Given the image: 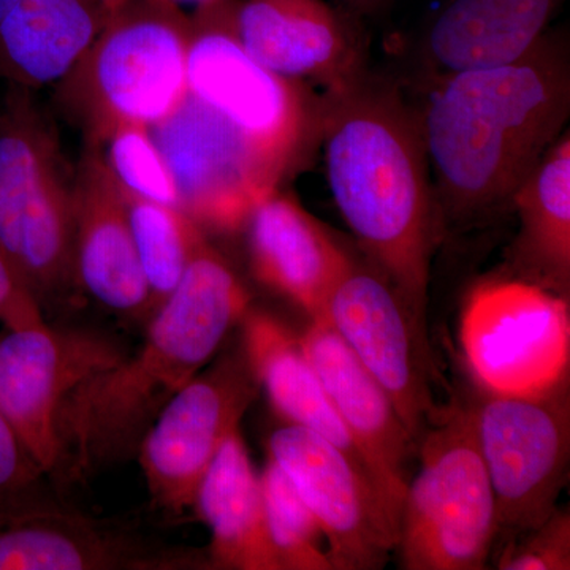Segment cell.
Returning <instances> with one entry per match:
<instances>
[{"instance_id":"1","label":"cell","mask_w":570,"mask_h":570,"mask_svg":"<svg viewBox=\"0 0 570 570\" xmlns=\"http://www.w3.org/2000/svg\"><path fill=\"white\" fill-rule=\"evenodd\" d=\"M570 112L569 43L550 31L520 61L428 85L419 111L442 213L456 223L512 205L562 135Z\"/></svg>"},{"instance_id":"2","label":"cell","mask_w":570,"mask_h":570,"mask_svg":"<svg viewBox=\"0 0 570 570\" xmlns=\"http://www.w3.org/2000/svg\"><path fill=\"white\" fill-rule=\"evenodd\" d=\"M318 132L341 216L426 336L436 209L419 111L365 71L351 85L324 92Z\"/></svg>"},{"instance_id":"3","label":"cell","mask_w":570,"mask_h":570,"mask_svg":"<svg viewBox=\"0 0 570 570\" xmlns=\"http://www.w3.org/2000/svg\"><path fill=\"white\" fill-rule=\"evenodd\" d=\"M249 303L232 266L206 243L146 322L141 346L71 397L61 423V479L92 478L137 455L154 420L208 366Z\"/></svg>"},{"instance_id":"4","label":"cell","mask_w":570,"mask_h":570,"mask_svg":"<svg viewBox=\"0 0 570 570\" xmlns=\"http://www.w3.org/2000/svg\"><path fill=\"white\" fill-rule=\"evenodd\" d=\"M190 17L170 0H130L105 21L89 50L63 78V104L88 142L116 127H153L187 96Z\"/></svg>"},{"instance_id":"5","label":"cell","mask_w":570,"mask_h":570,"mask_svg":"<svg viewBox=\"0 0 570 570\" xmlns=\"http://www.w3.org/2000/svg\"><path fill=\"white\" fill-rule=\"evenodd\" d=\"M395 551L406 570L487 568L498 534L497 501L466 401L439 411L417 442Z\"/></svg>"},{"instance_id":"6","label":"cell","mask_w":570,"mask_h":570,"mask_svg":"<svg viewBox=\"0 0 570 570\" xmlns=\"http://www.w3.org/2000/svg\"><path fill=\"white\" fill-rule=\"evenodd\" d=\"M73 230V175L28 89L17 88L0 111V253L40 305L75 285Z\"/></svg>"},{"instance_id":"7","label":"cell","mask_w":570,"mask_h":570,"mask_svg":"<svg viewBox=\"0 0 570 570\" xmlns=\"http://www.w3.org/2000/svg\"><path fill=\"white\" fill-rule=\"evenodd\" d=\"M466 404L497 501V549L558 509L570 456L569 376L538 393L479 384Z\"/></svg>"},{"instance_id":"8","label":"cell","mask_w":570,"mask_h":570,"mask_svg":"<svg viewBox=\"0 0 570 570\" xmlns=\"http://www.w3.org/2000/svg\"><path fill=\"white\" fill-rule=\"evenodd\" d=\"M234 0L190 17L187 89L246 138L292 170L318 132V100L305 85L255 61L230 24Z\"/></svg>"},{"instance_id":"9","label":"cell","mask_w":570,"mask_h":570,"mask_svg":"<svg viewBox=\"0 0 570 570\" xmlns=\"http://www.w3.org/2000/svg\"><path fill=\"white\" fill-rule=\"evenodd\" d=\"M164 154L178 208L202 232L243 230L254 206L279 189L287 170L219 112L187 92L164 121L149 127Z\"/></svg>"},{"instance_id":"10","label":"cell","mask_w":570,"mask_h":570,"mask_svg":"<svg viewBox=\"0 0 570 570\" xmlns=\"http://www.w3.org/2000/svg\"><path fill=\"white\" fill-rule=\"evenodd\" d=\"M126 354L88 330L45 324L0 335V412L48 478L61 479V423L71 397Z\"/></svg>"},{"instance_id":"11","label":"cell","mask_w":570,"mask_h":570,"mask_svg":"<svg viewBox=\"0 0 570 570\" xmlns=\"http://www.w3.org/2000/svg\"><path fill=\"white\" fill-rule=\"evenodd\" d=\"M258 390L242 347L205 366L168 401L137 453L154 508L168 517L194 508L209 464L238 430Z\"/></svg>"},{"instance_id":"12","label":"cell","mask_w":570,"mask_h":570,"mask_svg":"<svg viewBox=\"0 0 570 570\" xmlns=\"http://www.w3.org/2000/svg\"><path fill=\"white\" fill-rule=\"evenodd\" d=\"M463 343L475 381L504 393H538L569 376L568 299L513 279L475 288Z\"/></svg>"},{"instance_id":"13","label":"cell","mask_w":570,"mask_h":570,"mask_svg":"<svg viewBox=\"0 0 570 570\" xmlns=\"http://www.w3.org/2000/svg\"><path fill=\"white\" fill-rule=\"evenodd\" d=\"M268 453L317 520L333 570H377L387 564L395 551L396 523L376 487L346 453L295 425L269 434Z\"/></svg>"},{"instance_id":"14","label":"cell","mask_w":570,"mask_h":570,"mask_svg":"<svg viewBox=\"0 0 570 570\" xmlns=\"http://www.w3.org/2000/svg\"><path fill=\"white\" fill-rule=\"evenodd\" d=\"M376 377L419 442L439 409L428 382V347L387 277L352 258L326 299L324 318Z\"/></svg>"},{"instance_id":"15","label":"cell","mask_w":570,"mask_h":570,"mask_svg":"<svg viewBox=\"0 0 570 570\" xmlns=\"http://www.w3.org/2000/svg\"><path fill=\"white\" fill-rule=\"evenodd\" d=\"M197 562L40 498L0 505V570H160Z\"/></svg>"},{"instance_id":"16","label":"cell","mask_w":570,"mask_h":570,"mask_svg":"<svg viewBox=\"0 0 570 570\" xmlns=\"http://www.w3.org/2000/svg\"><path fill=\"white\" fill-rule=\"evenodd\" d=\"M230 24L242 47L292 81L336 91L365 73L362 43L325 0H234Z\"/></svg>"},{"instance_id":"17","label":"cell","mask_w":570,"mask_h":570,"mask_svg":"<svg viewBox=\"0 0 570 570\" xmlns=\"http://www.w3.org/2000/svg\"><path fill=\"white\" fill-rule=\"evenodd\" d=\"M326 395L365 456L385 509L400 523L406 464L417 442L401 422L392 397L326 321H309L299 336Z\"/></svg>"},{"instance_id":"18","label":"cell","mask_w":570,"mask_h":570,"mask_svg":"<svg viewBox=\"0 0 570 570\" xmlns=\"http://www.w3.org/2000/svg\"><path fill=\"white\" fill-rule=\"evenodd\" d=\"M73 217L75 285L119 316L148 322L153 295L135 249L124 194L94 142L86 145L73 174Z\"/></svg>"},{"instance_id":"19","label":"cell","mask_w":570,"mask_h":570,"mask_svg":"<svg viewBox=\"0 0 570 570\" xmlns=\"http://www.w3.org/2000/svg\"><path fill=\"white\" fill-rule=\"evenodd\" d=\"M243 230L255 279L294 303L309 321H322L351 255L313 214L279 189L254 206Z\"/></svg>"},{"instance_id":"20","label":"cell","mask_w":570,"mask_h":570,"mask_svg":"<svg viewBox=\"0 0 570 570\" xmlns=\"http://www.w3.org/2000/svg\"><path fill=\"white\" fill-rule=\"evenodd\" d=\"M564 0H448L420 36L425 85L520 61L549 32Z\"/></svg>"},{"instance_id":"21","label":"cell","mask_w":570,"mask_h":570,"mask_svg":"<svg viewBox=\"0 0 570 570\" xmlns=\"http://www.w3.org/2000/svg\"><path fill=\"white\" fill-rule=\"evenodd\" d=\"M242 326L243 352L277 414L287 425L305 428L332 442L376 487L362 450L326 395L321 379L303 351L299 336L276 317L250 307L243 317Z\"/></svg>"},{"instance_id":"22","label":"cell","mask_w":570,"mask_h":570,"mask_svg":"<svg viewBox=\"0 0 570 570\" xmlns=\"http://www.w3.org/2000/svg\"><path fill=\"white\" fill-rule=\"evenodd\" d=\"M104 24L89 0H0V78L24 89L61 82Z\"/></svg>"},{"instance_id":"23","label":"cell","mask_w":570,"mask_h":570,"mask_svg":"<svg viewBox=\"0 0 570 570\" xmlns=\"http://www.w3.org/2000/svg\"><path fill=\"white\" fill-rule=\"evenodd\" d=\"M194 505L212 531L208 561L214 569L281 570L266 531L261 475L239 430L220 445Z\"/></svg>"},{"instance_id":"24","label":"cell","mask_w":570,"mask_h":570,"mask_svg":"<svg viewBox=\"0 0 570 570\" xmlns=\"http://www.w3.org/2000/svg\"><path fill=\"white\" fill-rule=\"evenodd\" d=\"M520 232L515 277L568 299L570 288V138L562 134L512 198Z\"/></svg>"},{"instance_id":"25","label":"cell","mask_w":570,"mask_h":570,"mask_svg":"<svg viewBox=\"0 0 570 570\" xmlns=\"http://www.w3.org/2000/svg\"><path fill=\"white\" fill-rule=\"evenodd\" d=\"M122 194L135 249L156 311L174 294L195 255L208 242L202 228L176 206Z\"/></svg>"},{"instance_id":"26","label":"cell","mask_w":570,"mask_h":570,"mask_svg":"<svg viewBox=\"0 0 570 570\" xmlns=\"http://www.w3.org/2000/svg\"><path fill=\"white\" fill-rule=\"evenodd\" d=\"M266 531L281 570H333L324 532L275 461L268 460L261 474Z\"/></svg>"},{"instance_id":"27","label":"cell","mask_w":570,"mask_h":570,"mask_svg":"<svg viewBox=\"0 0 570 570\" xmlns=\"http://www.w3.org/2000/svg\"><path fill=\"white\" fill-rule=\"evenodd\" d=\"M108 170L122 193L178 208V189L170 167L148 127H116L100 142Z\"/></svg>"},{"instance_id":"28","label":"cell","mask_w":570,"mask_h":570,"mask_svg":"<svg viewBox=\"0 0 570 570\" xmlns=\"http://www.w3.org/2000/svg\"><path fill=\"white\" fill-rule=\"evenodd\" d=\"M497 550L494 568L499 570H569V509L558 508L539 527L505 540Z\"/></svg>"},{"instance_id":"29","label":"cell","mask_w":570,"mask_h":570,"mask_svg":"<svg viewBox=\"0 0 570 570\" xmlns=\"http://www.w3.org/2000/svg\"><path fill=\"white\" fill-rule=\"evenodd\" d=\"M45 472L0 412V505L39 498Z\"/></svg>"},{"instance_id":"30","label":"cell","mask_w":570,"mask_h":570,"mask_svg":"<svg viewBox=\"0 0 570 570\" xmlns=\"http://www.w3.org/2000/svg\"><path fill=\"white\" fill-rule=\"evenodd\" d=\"M0 322L7 330L32 328L47 324L41 305L17 269L0 253Z\"/></svg>"},{"instance_id":"31","label":"cell","mask_w":570,"mask_h":570,"mask_svg":"<svg viewBox=\"0 0 570 570\" xmlns=\"http://www.w3.org/2000/svg\"><path fill=\"white\" fill-rule=\"evenodd\" d=\"M97 10L102 14L104 20L107 21L112 14L118 13L122 10L130 0H89Z\"/></svg>"},{"instance_id":"32","label":"cell","mask_w":570,"mask_h":570,"mask_svg":"<svg viewBox=\"0 0 570 570\" xmlns=\"http://www.w3.org/2000/svg\"><path fill=\"white\" fill-rule=\"evenodd\" d=\"M175 6L183 7L184 6H193L195 11L212 9V7L219 6V3L225 2V0H170Z\"/></svg>"}]
</instances>
